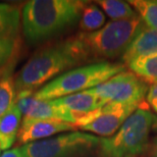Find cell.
<instances>
[{"instance_id":"6da1fadb","label":"cell","mask_w":157,"mask_h":157,"mask_svg":"<svg viewBox=\"0 0 157 157\" xmlns=\"http://www.w3.org/2000/svg\"><path fill=\"white\" fill-rule=\"evenodd\" d=\"M91 57L80 37L45 47L31 57L15 78V91H34Z\"/></svg>"},{"instance_id":"7a4b0ae2","label":"cell","mask_w":157,"mask_h":157,"mask_svg":"<svg viewBox=\"0 0 157 157\" xmlns=\"http://www.w3.org/2000/svg\"><path fill=\"white\" fill-rule=\"evenodd\" d=\"M86 1L80 0H31L21 13L23 31L29 43L48 40L76 25L81 20Z\"/></svg>"},{"instance_id":"3957f363","label":"cell","mask_w":157,"mask_h":157,"mask_svg":"<svg viewBox=\"0 0 157 157\" xmlns=\"http://www.w3.org/2000/svg\"><path fill=\"white\" fill-rule=\"evenodd\" d=\"M125 65L117 62L101 61L78 67L53 78L35 93L37 100H54L93 89L110 78L125 71Z\"/></svg>"},{"instance_id":"277c9868","label":"cell","mask_w":157,"mask_h":157,"mask_svg":"<svg viewBox=\"0 0 157 157\" xmlns=\"http://www.w3.org/2000/svg\"><path fill=\"white\" fill-rule=\"evenodd\" d=\"M157 117L149 109L138 107L113 136L101 138V157H140L149 147V135Z\"/></svg>"},{"instance_id":"5b68a950","label":"cell","mask_w":157,"mask_h":157,"mask_svg":"<svg viewBox=\"0 0 157 157\" xmlns=\"http://www.w3.org/2000/svg\"><path fill=\"white\" fill-rule=\"evenodd\" d=\"M144 25L140 17L127 21H111L96 32L84 33L78 37L92 57L111 59L124 55Z\"/></svg>"},{"instance_id":"8992f818","label":"cell","mask_w":157,"mask_h":157,"mask_svg":"<svg viewBox=\"0 0 157 157\" xmlns=\"http://www.w3.org/2000/svg\"><path fill=\"white\" fill-rule=\"evenodd\" d=\"M101 138L84 132L59 135L21 146L28 157H90L100 153Z\"/></svg>"},{"instance_id":"52a82bcc","label":"cell","mask_w":157,"mask_h":157,"mask_svg":"<svg viewBox=\"0 0 157 157\" xmlns=\"http://www.w3.org/2000/svg\"><path fill=\"white\" fill-rule=\"evenodd\" d=\"M148 84L131 71H124L90 91L104 104L140 106L148 93Z\"/></svg>"},{"instance_id":"ba28073f","label":"cell","mask_w":157,"mask_h":157,"mask_svg":"<svg viewBox=\"0 0 157 157\" xmlns=\"http://www.w3.org/2000/svg\"><path fill=\"white\" fill-rule=\"evenodd\" d=\"M138 107L137 105L107 103L90 113L78 115L75 125L91 134L109 138L117 133Z\"/></svg>"},{"instance_id":"9c48e42d","label":"cell","mask_w":157,"mask_h":157,"mask_svg":"<svg viewBox=\"0 0 157 157\" xmlns=\"http://www.w3.org/2000/svg\"><path fill=\"white\" fill-rule=\"evenodd\" d=\"M76 128L74 124L57 119H24L17 133V140L26 145Z\"/></svg>"},{"instance_id":"30bf717a","label":"cell","mask_w":157,"mask_h":157,"mask_svg":"<svg viewBox=\"0 0 157 157\" xmlns=\"http://www.w3.org/2000/svg\"><path fill=\"white\" fill-rule=\"evenodd\" d=\"M24 119H57L76 124L78 114L61 108L55 105L53 100H37L34 96H31L27 101L26 111Z\"/></svg>"},{"instance_id":"8fae6325","label":"cell","mask_w":157,"mask_h":157,"mask_svg":"<svg viewBox=\"0 0 157 157\" xmlns=\"http://www.w3.org/2000/svg\"><path fill=\"white\" fill-rule=\"evenodd\" d=\"M156 53L157 30L144 25L124 53L122 61H124V64L128 67V64L137 59L151 56Z\"/></svg>"},{"instance_id":"7c38bea8","label":"cell","mask_w":157,"mask_h":157,"mask_svg":"<svg viewBox=\"0 0 157 157\" xmlns=\"http://www.w3.org/2000/svg\"><path fill=\"white\" fill-rule=\"evenodd\" d=\"M53 102L59 107L67 109L78 115L90 113V112L97 110L105 105L90 90L54 99Z\"/></svg>"},{"instance_id":"4fadbf2b","label":"cell","mask_w":157,"mask_h":157,"mask_svg":"<svg viewBox=\"0 0 157 157\" xmlns=\"http://www.w3.org/2000/svg\"><path fill=\"white\" fill-rule=\"evenodd\" d=\"M20 27V10L17 6L0 4V39H13Z\"/></svg>"},{"instance_id":"5bb4252c","label":"cell","mask_w":157,"mask_h":157,"mask_svg":"<svg viewBox=\"0 0 157 157\" xmlns=\"http://www.w3.org/2000/svg\"><path fill=\"white\" fill-rule=\"evenodd\" d=\"M96 3L112 21H127L139 17L128 2L121 0H100Z\"/></svg>"},{"instance_id":"9a60e30c","label":"cell","mask_w":157,"mask_h":157,"mask_svg":"<svg viewBox=\"0 0 157 157\" xmlns=\"http://www.w3.org/2000/svg\"><path fill=\"white\" fill-rule=\"evenodd\" d=\"M128 67L147 84H157V53L137 59L128 64Z\"/></svg>"},{"instance_id":"2e32d148","label":"cell","mask_w":157,"mask_h":157,"mask_svg":"<svg viewBox=\"0 0 157 157\" xmlns=\"http://www.w3.org/2000/svg\"><path fill=\"white\" fill-rule=\"evenodd\" d=\"M105 24V14L97 4L87 3L83 9L80 20V29L86 33L100 30Z\"/></svg>"},{"instance_id":"e0dca14e","label":"cell","mask_w":157,"mask_h":157,"mask_svg":"<svg viewBox=\"0 0 157 157\" xmlns=\"http://www.w3.org/2000/svg\"><path fill=\"white\" fill-rule=\"evenodd\" d=\"M21 119V112L15 104L0 118V136L9 142L14 143L18 133Z\"/></svg>"},{"instance_id":"ac0fdd59","label":"cell","mask_w":157,"mask_h":157,"mask_svg":"<svg viewBox=\"0 0 157 157\" xmlns=\"http://www.w3.org/2000/svg\"><path fill=\"white\" fill-rule=\"evenodd\" d=\"M147 27L157 30V0L128 1Z\"/></svg>"},{"instance_id":"d6986e66","label":"cell","mask_w":157,"mask_h":157,"mask_svg":"<svg viewBox=\"0 0 157 157\" xmlns=\"http://www.w3.org/2000/svg\"><path fill=\"white\" fill-rule=\"evenodd\" d=\"M15 83L10 75L0 78V118L7 112L15 101Z\"/></svg>"},{"instance_id":"ffe728a7","label":"cell","mask_w":157,"mask_h":157,"mask_svg":"<svg viewBox=\"0 0 157 157\" xmlns=\"http://www.w3.org/2000/svg\"><path fill=\"white\" fill-rule=\"evenodd\" d=\"M15 49L13 39H0V67L7 63Z\"/></svg>"},{"instance_id":"44dd1931","label":"cell","mask_w":157,"mask_h":157,"mask_svg":"<svg viewBox=\"0 0 157 157\" xmlns=\"http://www.w3.org/2000/svg\"><path fill=\"white\" fill-rule=\"evenodd\" d=\"M146 98L151 109L157 114V84H153L149 87Z\"/></svg>"},{"instance_id":"7402d4cb","label":"cell","mask_w":157,"mask_h":157,"mask_svg":"<svg viewBox=\"0 0 157 157\" xmlns=\"http://www.w3.org/2000/svg\"><path fill=\"white\" fill-rule=\"evenodd\" d=\"M0 157H28V156L21 150V147H18V148H13L11 150H6Z\"/></svg>"},{"instance_id":"603a6c76","label":"cell","mask_w":157,"mask_h":157,"mask_svg":"<svg viewBox=\"0 0 157 157\" xmlns=\"http://www.w3.org/2000/svg\"><path fill=\"white\" fill-rule=\"evenodd\" d=\"M149 157H157V137L153 140L149 148Z\"/></svg>"}]
</instances>
